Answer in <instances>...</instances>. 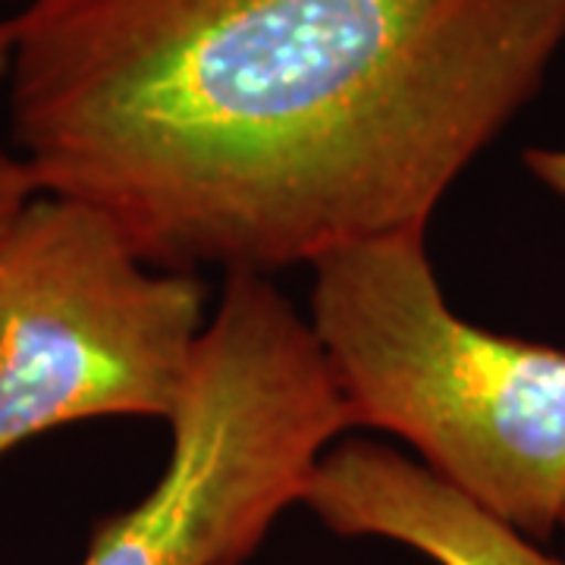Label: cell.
I'll list each match as a JSON object with an SVG mask.
<instances>
[{"label": "cell", "instance_id": "6da1fadb", "mask_svg": "<svg viewBox=\"0 0 565 565\" xmlns=\"http://www.w3.org/2000/svg\"><path fill=\"white\" fill-rule=\"evenodd\" d=\"M41 195L158 270L267 277L418 230L544 88L565 0H25Z\"/></svg>", "mask_w": 565, "mask_h": 565}, {"label": "cell", "instance_id": "7a4b0ae2", "mask_svg": "<svg viewBox=\"0 0 565 565\" xmlns=\"http://www.w3.org/2000/svg\"><path fill=\"white\" fill-rule=\"evenodd\" d=\"M311 333L349 430L399 437L487 515L544 541L565 519V352L446 305L427 226L311 264Z\"/></svg>", "mask_w": 565, "mask_h": 565}, {"label": "cell", "instance_id": "3957f363", "mask_svg": "<svg viewBox=\"0 0 565 565\" xmlns=\"http://www.w3.org/2000/svg\"><path fill=\"white\" fill-rule=\"evenodd\" d=\"M173 446L148 497L95 527L82 565H243L349 430L311 323L277 286L230 274Z\"/></svg>", "mask_w": 565, "mask_h": 565}, {"label": "cell", "instance_id": "277c9868", "mask_svg": "<svg viewBox=\"0 0 565 565\" xmlns=\"http://www.w3.org/2000/svg\"><path fill=\"white\" fill-rule=\"evenodd\" d=\"M207 286L158 270L117 226L39 195L0 245V459L92 418H161L185 399Z\"/></svg>", "mask_w": 565, "mask_h": 565}, {"label": "cell", "instance_id": "5b68a950", "mask_svg": "<svg viewBox=\"0 0 565 565\" xmlns=\"http://www.w3.org/2000/svg\"><path fill=\"white\" fill-rule=\"evenodd\" d=\"M305 505L340 537H381L437 565H565L487 515L422 462L371 440L330 446Z\"/></svg>", "mask_w": 565, "mask_h": 565}, {"label": "cell", "instance_id": "8992f818", "mask_svg": "<svg viewBox=\"0 0 565 565\" xmlns=\"http://www.w3.org/2000/svg\"><path fill=\"white\" fill-rule=\"evenodd\" d=\"M41 195L39 180L32 167L22 161L17 151L0 148V245L17 226L22 211Z\"/></svg>", "mask_w": 565, "mask_h": 565}, {"label": "cell", "instance_id": "52a82bcc", "mask_svg": "<svg viewBox=\"0 0 565 565\" xmlns=\"http://www.w3.org/2000/svg\"><path fill=\"white\" fill-rule=\"evenodd\" d=\"M522 161L534 180L565 202V148H527Z\"/></svg>", "mask_w": 565, "mask_h": 565}, {"label": "cell", "instance_id": "ba28073f", "mask_svg": "<svg viewBox=\"0 0 565 565\" xmlns=\"http://www.w3.org/2000/svg\"><path fill=\"white\" fill-rule=\"evenodd\" d=\"M10 57H13V22L10 17H3L0 20V82H7Z\"/></svg>", "mask_w": 565, "mask_h": 565}, {"label": "cell", "instance_id": "9c48e42d", "mask_svg": "<svg viewBox=\"0 0 565 565\" xmlns=\"http://www.w3.org/2000/svg\"><path fill=\"white\" fill-rule=\"evenodd\" d=\"M563 527H565V519H563Z\"/></svg>", "mask_w": 565, "mask_h": 565}]
</instances>
